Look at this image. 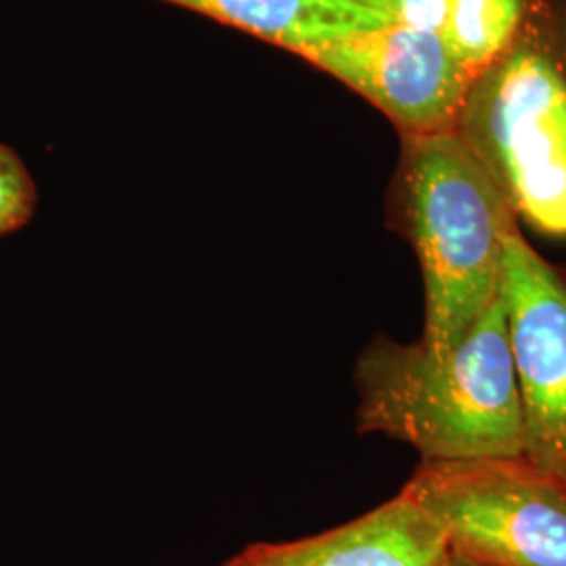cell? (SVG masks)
I'll list each match as a JSON object with an SVG mask.
<instances>
[{"label": "cell", "mask_w": 566, "mask_h": 566, "mask_svg": "<svg viewBox=\"0 0 566 566\" xmlns=\"http://www.w3.org/2000/svg\"><path fill=\"white\" fill-rule=\"evenodd\" d=\"M39 203L36 182L20 156L0 143V238L30 223Z\"/></svg>", "instance_id": "10"}, {"label": "cell", "mask_w": 566, "mask_h": 566, "mask_svg": "<svg viewBox=\"0 0 566 566\" xmlns=\"http://www.w3.org/2000/svg\"><path fill=\"white\" fill-rule=\"evenodd\" d=\"M235 28L296 57L340 34L386 25L353 0H163Z\"/></svg>", "instance_id": "8"}, {"label": "cell", "mask_w": 566, "mask_h": 566, "mask_svg": "<svg viewBox=\"0 0 566 566\" xmlns=\"http://www.w3.org/2000/svg\"><path fill=\"white\" fill-rule=\"evenodd\" d=\"M355 385L359 432L407 443L422 462L525 458L502 298L447 350L376 338L359 355Z\"/></svg>", "instance_id": "1"}, {"label": "cell", "mask_w": 566, "mask_h": 566, "mask_svg": "<svg viewBox=\"0 0 566 566\" xmlns=\"http://www.w3.org/2000/svg\"><path fill=\"white\" fill-rule=\"evenodd\" d=\"M298 57L378 107L399 137L455 130L476 78L443 34L388 23L346 32Z\"/></svg>", "instance_id": "5"}, {"label": "cell", "mask_w": 566, "mask_h": 566, "mask_svg": "<svg viewBox=\"0 0 566 566\" xmlns=\"http://www.w3.org/2000/svg\"><path fill=\"white\" fill-rule=\"evenodd\" d=\"M376 13L388 25H401L420 32H446L453 0H353Z\"/></svg>", "instance_id": "11"}, {"label": "cell", "mask_w": 566, "mask_h": 566, "mask_svg": "<svg viewBox=\"0 0 566 566\" xmlns=\"http://www.w3.org/2000/svg\"><path fill=\"white\" fill-rule=\"evenodd\" d=\"M446 533L403 486L392 500L322 535L254 544L223 566H439Z\"/></svg>", "instance_id": "7"}, {"label": "cell", "mask_w": 566, "mask_h": 566, "mask_svg": "<svg viewBox=\"0 0 566 566\" xmlns=\"http://www.w3.org/2000/svg\"><path fill=\"white\" fill-rule=\"evenodd\" d=\"M535 0H453L447 44L476 76L521 36Z\"/></svg>", "instance_id": "9"}, {"label": "cell", "mask_w": 566, "mask_h": 566, "mask_svg": "<svg viewBox=\"0 0 566 566\" xmlns=\"http://www.w3.org/2000/svg\"><path fill=\"white\" fill-rule=\"evenodd\" d=\"M439 566H486L481 565V563H476V560H472V558H468V556H462V554H458V552H453V549H449L447 547L446 556H443V560L439 563Z\"/></svg>", "instance_id": "12"}, {"label": "cell", "mask_w": 566, "mask_h": 566, "mask_svg": "<svg viewBox=\"0 0 566 566\" xmlns=\"http://www.w3.org/2000/svg\"><path fill=\"white\" fill-rule=\"evenodd\" d=\"M458 137L518 221L566 238V2L535 0L506 53L470 86Z\"/></svg>", "instance_id": "3"}, {"label": "cell", "mask_w": 566, "mask_h": 566, "mask_svg": "<svg viewBox=\"0 0 566 566\" xmlns=\"http://www.w3.org/2000/svg\"><path fill=\"white\" fill-rule=\"evenodd\" d=\"M388 224L411 243L424 277L420 343L447 350L500 301L516 214L455 130L401 137Z\"/></svg>", "instance_id": "2"}, {"label": "cell", "mask_w": 566, "mask_h": 566, "mask_svg": "<svg viewBox=\"0 0 566 566\" xmlns=\"http://www.w3.org/2000/svg\"><path fill=\"white\" fill-rule=\"evenodd\" d=\"M500 298L518 380L525 460L566 479V269L512 227Z\"/></svg>", "instance_id": "6"}, {"label": "cell", "mask_w": 566, "mask_h": 566, "mask_svg": "<svg viewBox=\"0 0 566 566\" xmlns=\"http://www.w3.org/2000/svg\"><path fill=\"white\" fill-rule=\"evenodd\" d=\"M405 486L462 556L486 566H566V479L525 458L420 462Z\"/></svg>", "instance_id": "4"}]
</instances>
